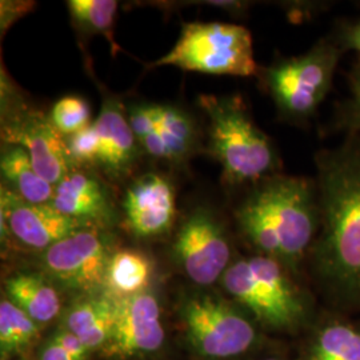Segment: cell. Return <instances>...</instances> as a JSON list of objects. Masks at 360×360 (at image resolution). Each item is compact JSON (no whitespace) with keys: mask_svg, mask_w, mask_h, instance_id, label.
I'll list each match as a JSON object with an SVG mask.
<instances>
[{"mask_svg":"<svg viewBox=\"0 0 360 360\" xmlns=\"http://www.w3.org/2000/svg\"><path fill=\"white\" fill-rule=\"evenodd\" d=\"M321 230L314 275L338 303L360 304V135L316 156Z\"/></svg>","mask_w":360,"mask_h":360,"instance_id":"cell-1","label":"cell"},{"mask_svg":"<svg viewBox=\"0 0 360 360\" xmlns=\"http://www.w3.org/2000/svg\"><path fill=\"white\" fill-rule=\"evenodd\" d=\"M235 218L257 254L281 262L295 274L321 230L318 190L304 178L270 176L257 183Z\"/></svg>","mask_w":360,"mask_h":360,"instance_id":"cell-2","label":"cell"},{"mask_svg":"<svg viewBox=\"0 0 360 360\" xmlns=\"http://www.w3.org/2000/svg\"><path fill=\"white\" fill-rule=\"evenodd\" d=\"M220 284L260 328L294 334L315 322L309 294L294 281V272L272 257H238Z\"/></svg>","mask_w":360,"mask_h":360,"instance_id":"cell-3","label":"cell"},{"mask_svg":"<svg viewBox=\"0 0 360 360\" xmlns=\"http://www.w3.org/2000/svg\"><path fill=\"white\" fill-rule=\"evenodd\" d=\"M199 104L210 120V153L223 168L229 184L259 183L278 168L270 138L257 127L238 96L202 95Z\"/></svg>","mask_w":360,"mask_h":360,"instance_id":"cell-4","label":"cell"},{"mask_svg":"<svg viewBox=\"0 0 360 360\" xmlns=\"http://www.w3.org/2000/svg\"><path fill=\"white\" fill-rule=\"evenodd\" d=\"M187 343L206 360H233L262 346L260 327L230 299L214 292H193L179 306Z\"/></svg>","mask_w":360,"mask_h":360,"instance_id":"cell-5","label":"cell"},{"mask_svg":"<svg viewBox=\"0 0 360 360\" xmlns=\"http://www.w3.org/2000/svg\"><path fill=\"white\" fill-rule=\"evenodd\" d=\"M163 65L231 77H252L259 71L250 31L243 26L221 22L184 25L176 44L148 68Z\"/></svg>","mask_w":360,"mask_h":360,"instance_id":"cell-6","label":"cell"},{"mask_svg":"<svg viewBox=\"0 0 360 360\" xmlns=\"http://www.w3.org/2000/svg\"><path fill=\"white\" fill-rule=\"evenodd\" d=\"M342 49L321 40L309 52L275 62L263 71V80L279 114L291 122H306L331 90Z\"/></svg>","mask_w":360,"mask_h":360,"instance_id":"cell-7","label":"cell"},{"mask_svg":"<svg viewBox=\"0 0 360 360\" xmlns=\"http://www.w3.org/2000/svg\"><path fill=\"white\" fill-rule=\"evenodd\" d=\"M1 141L26 150L39 174L58 186L71 169L65 138L50 116L28 107L1 72Z\"/></svg>","mask_w":360,"mask_h":360,"instance_id":"cell-8","label":"cell"},{"mask_svg":"<svg viewBox=\"0 0 360 360\" xmlns=\"http://www.w3.org/2000/svg\"><path fill=\"white\" fill-rule=\"evenodd\" d=\"M112 254L110 235L103 229L89 227L43 251L40 269L59 290L77 296L87 295L104 291Z\"/></svg>","mask_w":360,"mask_h":360,"instance_id":"cell-9","label":"cell"},{"mask_svg":"<svg viewBox=\"0 0 360 360\" xmlns=\"http://www.w3.org/2000/svg\"><path fill=\"white\" fill-rule=\"evenodd\" d=\"M172 254L183 274L200 287L220 282L233 262L224 224L207 207L195 208L184 219L175 236Z\"/></svg>","mask_w":360,"mask_h":360,"instance_id":"cell-10","label":"cell"},{"mask_svg":"<svg viewBox=\"0 0 360 360\" xmlns=\"http://www.w3.org/2000/svg\"><path fill=\"white\" fill-rule=\"evenodd\" d=\"M115 299V322L108 343L101 351L107 360H143L156 355L166 342L158 297L147 290Z\"/></svg>","mask_w":360,"mask_h":360,"instance_id":"cell-11","label":"cell"},{"mask_svg":"<svg viewBox=\"0 0 360 360\" xmlns=\"http://www.w3.org/2000/svg\"><path fill=\"white\" fill-rule=\"evenodd\" d=\"M1 239L43 252L75 232L95 227L87 221L65 217L51 205H34L1 186L0 199Z\"/></svg>","mask_w":360,"mask_h":360,"instance_id":"cell-12","label":"cell"},{"mask_svg":"<svg viewBox=\"0 0 360 360\" xmlns=\"http://www.w3.org/2000/svg\"><path fill=\"white\" fill-rule=\"evenodd\" d=\"M124 221L129 231L148 239L167 233L175 220L176 198L171 181L159 174H146L124 193Z\"/></svg>","mask_w":360,"mask_h":360,"instance_id":"cell-13","label":"cell"},{"mask_svg":"<svg viewBox=\"0 0 360 360\" xmlns=\"http://www.w3.org/2000/svg\"><path fill=\"white\" fill-rule=\"evenodd\" d=\"M51 206L65 217L104 229L115 219L110 190L102 180L87 171H70L55 186Z\"/></svg>","mask_w":360,"mask_h":360,"instance_id":"cell-14","label":"cell"},{"mask_svg":"<svg viewBox=\"0 0 360 360\" xmlns=\"http://www.w3.org/2000/svg\"><path fill=\"white\" fill-rule=\"evenodd\" d=\"M94 126L101 141L99 167L111 179L124 178L138 160L139 142L123 105L116 99H105Z\"/></svg>","mask_w":360,"mask_h":360,"instance_id":"cell-15","label":"cell"},{"mask_svg":"<svg viewBox=\"0 0 360 360\" xmlns=\"http://www.w3.org/2000/svg\"><path fill=\"white\" fill-rule=\"evenodd\" d=\"M115 322V299L105 290L77 296L63 309L59 327L75 335L91 354L105 347Z\"/></svg>","mask_w":360,"mask_h":360,"instance_id":"cell-16","label":"cell"},{"mask_svg":"<svg viewBox=\"0 0 360 360\" xmlns=\"http://www.w3.org/2000/svg\"><path fill=\"white\" fill-rule=\"evenodd\" d=\"M299 360H360V324L338 315L315 321Z\"/></svg>","mask_w":360,"mask_h":360,"instance_id":"cell-17","label":"cell"},{"mask_svg":"<svg viewBox=\"0 0 360 360\" xmlns=\"http://www.w3.org/2000/svg\"><path fill=\"white\" fill-rule=\"evenodd\" d=\"M4 296L41 327L62 316L60 290L41 272H16L4 281Z\"/></svg>","mask_w":360,"mask_h":360,"instance_id":"cell-18","label":"cell"},{"mask_svg":"<svg viewBox=\"0 0 360 360\" xmlns=\"http://www.w3.org/2000/svg\"><path fill=\"white\" fill-rule=\"evenodd\" d=\"M143 150L156 159L181 162L193 154L196 127L193 117L175 105L162 104L158 129L141 142Z\"/></svg>","mask_w":360,"mask_h":360,"instance_id":"cell-19","label":"cell"},{"mask_svg":"<svg viewBox=\"0 0 360 360\" xmlns=\"http://www.w3.org/2000/svg\"><path fill=\"white\" fill-rule=\"evenodd\" d=\"M0 171L3 180H6V187L26 202L51 205L55 186L39 174L23 147L3 143Z\"/></svg>","mask_w":360,"mask_h":360,"instance_id":"cell-20","label":"cell"},{"mask_svg":"<svg viewBox=\"0 0 360 360\" xmlns=\"http://www.w3.org/2000/svg\"><path fill=\"white\" fill-rule=\"evenodd\" d=\"M153 262L136 250H117L110 257L104 290L114 297H127L148 290Z\"/></svg>","mask_w":360,"mask_h":360,"instance_id":"cell-21","label":"cell"},{"mask_svg":"<svg viewBox=\"0 0 360 360\" xmlns=\"http://www.w3.org/2000/svg\"><path fill=\"white\" fill-rule=\"evenodd\" d=\"M41 326L18 309L6 296L0 302L1 360L22 358L38 345Z\"/></svg>","mask_w":360,"mask_h":360,"instance_id":"cell-22","label":"cell"},{"mask_svg":"<svg viewBox=\"0 0 360 360\" xmlns=\"http://www.w3.org/2000/svg\"><path fill=\"white\" fill-rule=\"evenodd\" d=\"M74 25L87 35H103L112 49L119 46L114 39L117 1L115 0H71L67 3Z\"/></svg>","mask_w":360,"mask_h":360,"instance_id":"cell-23","label":"cell"},{"mask_svg":"<svg viewBox=\"0 0 360 360\" xmlns=\"http://www.w3.org/2000/svg\"><path fill=\"white\" fill-rule=\"evenodd\" d=\"M90 116V105L86 99L68 95L53 104L50 120L63 138H68L89 127L91 124Z\"/></svg>","mask_w":360,"mask_h":360,"instance_id":"cell-24","label":"cell"},{"mask_svg":"<svg viewBox=\"0 0 360 360\" xmlns=\"http://www.w3.org/2000/svg\"><path fill=\"white\" fill-rule=\"evenodd\" d=\"M67 151L72 166H99L101 141L94 123L77 134L65 138Z\"/></svg>","mask_w":360,"mask_h":360,"instance_id":"cell-25","label":"cell"},{"mask_svg":"<svg viewBox=\"0 0 360 360\" xmlns=\"http://www.w3.org/2000/svg\"><path fill=\"white\" fill-rule=\"evenodd\" d=\"M162 115V104L138 103L127 110L129 127L141 144L143 139L158 129Z\"/></svg>","mask_w":360,"mask_h":360,"instance_id":"cell-26","label":"cell"},{"mask_svg":"<svg viewBox=\"0 0 360 360\" xmlns=\"http://www.w3.org/2000/svg\"><path fill=\"white\" fill-rule=\"evenodd\" d=\"M351 98L346 108V124L354 131H360V63L349 75Z\"/></svg>","mask_w":360,"mask_h":360,"instance_id":"cell-27","label":"cell"},{"mask_svg":"<svg viewBox=\"0 0 360 360\" xmlns=\"http://www.w3.org/2000/svg\"><path fill=\"white\" fill-rule=\"evenodd\" d=\"M52 342H55L60 348H63L67 354H70L75 360H89L91 352L77 336L68 333L65 328L59 327L50 336Z\"/></svg>","mask_w":360,"mask_h":360,"instance_id":"cell-28","label":"cell"},{"mask_svg":"<svg viewBox=\"0 0 360 360\" xmlns=\"http://www.w3.org/2000/svg\"><path fill=\"white\" fill-rule=\"evenodd\" d=\"M1 7V13H0V27H1V35L4 34V31H7L10 27L13 26V23L25 16L26 13L31 11V8L34 7L35 3L31 1H1L0 3Z\"/></svg>","mask_w":360,"mask_h":360,"instance_id":"cell-29","label":"cell"},{"mask_svg":"<svg viewBox=\"0 0 360 360\" xmlns=\"http://www.w3.org/2000/svg\"><path fill=\"white\" fill-rule=\"evenodd\" d=\"M336 44L342 50H354L360 53V20L342 27Z\"/></svg>","mask_w":360,"mask_h":360,"instance_id":"cell-30","label":"cell"},{"mask_svg":"<svg viewBox=\"0 0 360 360\" xmlns=\"http://www.w3.org/2000/svg\"><path fill=\"white\" fill-rule=\"evenodd\" d=\"M37 360H75L49 338L37 349Z\"/></svg>","mask_w":360,"mask_h":360,"instance_id":"cell-31","label":"cell"},{"mask_svg":"<svg viewBox=\"0 0 360 360\" xmlns=\"http://www.w3.org/2000/svg\"><path fill=\"white\" fill-rule=\"evenodd\" d=\"M259 360H287L282 358V356H276V355H274V356H266V358H262V359Z\"/></svg>","mask_w":360,"mask_h":360,"instance_id":"cell-32","label":"cell"},{"mask_svg":"<svg viewBox=\"0 0 360 360\" xmlns=\"http://www.w3.org/2000/svg\"><path fill=\"white\" fill-rule=\"evenodd\" d=\"M3 360H25V359H22V358H13V359H3Z\"/></svg>","mask_w":360,"mask_h":360,"instance_id":"cell-33","label":"cell"}]
</instances>
